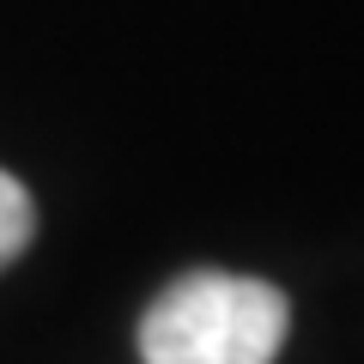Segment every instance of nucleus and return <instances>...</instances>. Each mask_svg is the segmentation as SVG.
<instances>
[{"mask_svg":"<svg viewBox=\"0 0 364 364\" xmlns=\"http://www.w3.org/2000/svg\"><path fill=\"white\" fill-rule=\"evenodd\" d=\"M291 328V304L279 286L249 273L195 267L170 279L140 316L146 364H273Z\"/></svg>","mask_w":364,"mask_h":364,"instance_id":"f257e3e1","label":"nucleus"},{"mask_svg":"<svg viewBox=\"0 0 364 364\" xmlns=\"http://www.w3.org/2000/svg\"><path fill=\"white\" fill-rule=\"evenodd\" d=\"M31 231H37V207H31L25 182H18L13 170H0V267H13V261L25 255Z\"/></svg>","mask_w":364,"mask_h":364,"instance_id":"f03ea898","label":"nucleus"}]
</instances>
